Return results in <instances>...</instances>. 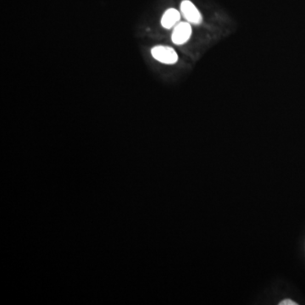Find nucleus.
I'll return each instance as SVG.
<instances>
[{"instance_id": "f03ea898", "label": "nucleus", "mask_w": 305, "mask_h": 305, "mask_svg": "<svg viewBox=\"0 0 305 305\" xmlns=\"http://www.w3.org/2000/svg\"><path fill=\"white\" fill-rule=\"evenodd\" d=\"M180 9L181 15L190 24L198 25L203 21V16L200 12L190 0H183L181 3Z\"/></svg>"}, {"instance_id": "f257e3e1", "label": "nucleus", "mask_w": 305, "mask_h": 305, "mask_svg": "<svg viewBox=\"0 0 305 305\" xmlns=\"http://www.w3.org/2000/svg\"><path fill=\"white\" fill-rule=\"evenodd\" d=\"M151 54L153 59L164 65H174L177 62V53L169 46H155L151 49Z\"/></svg>"}, {"instance_id": "20e7f679", "label": "nucleus", "mask_w": 305, "mask_h": 305, "mask_svg": "<svg viewBox=\"0 0 305 305\" xmlns=\"http://www.w3.org/2000/svg\"><path fill=\"white\" fill-rule=\"evenodd\" d=\"M181 12L174 8H169L164 11L161 18V25L165 29L175 27L181 20Z\"/></svg>"}, {"instance_id": "7ed1b4c3", "label": "nucleus", "mask_w": 305, "mask_h": 305, "mask_svg": "<svg viewBox=\"0 0 305 305\" xmlns=\"http://www.w3.org/2000/svg\"><path fill=\"white\" fill-rule=\"evenodd\" d=\"M192 24L187 21L178 23L173 29L171 41L175 45H183L192 36Z\"/></svg>"}, {"instance_id": "39448f33", "label": "nucleus", "mask_w": 305, "mask_h": 305, "mask_svg": "<svg viewBox=\"0 0 305 305\" xmlns=\"http://www.w3.org/2000/svg\"><path fill=\"white\" fill-rule=\"evenodd\" d=\"M280 305H297V303L294 302L293 300H283L282 302L280 303Z\"/></svg>"}]
</instances>
